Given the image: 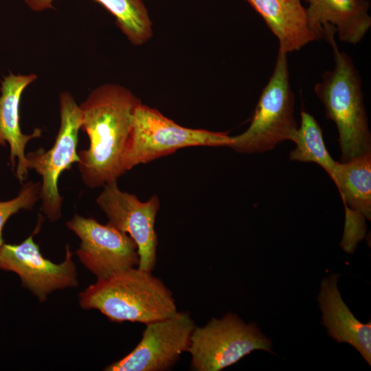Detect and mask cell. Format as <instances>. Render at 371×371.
<instances>
[{
    "mask_svg": "<svg viewBox=\"0 0 371 371\" xmlns=\"http://www.w3.org/2000/svg\"><path fill=\"white\" fill-rule=\"evenodd\" d=\"M141 102L130 89L109 83L97 87L80 105L81 129L89 146L78 152V166L87 187H103L126 172L125 153L134 112Z\"/></svg>",
    "mask_w": 371,
    "mask_h": 371,
    "instance_id": "obj_1",
    "label": "cell"
},
{
    "mask_svg": "<svg viewBox=\"0 0 371 371\" xmlns=\"http://www.w3.org/2000/svg\"><path fill=\"white\" fill-rule=\"evenodd\" d=\"M83 309H98L113 322L145 324L177 313L172 293L151 271L132 267L89 286L79 294Z\"/></svg>",
    "mask_w": 371,
    "mask_h": 371,
    "instance_id": "obj_2",
    "label": "cell"
},
{
    "mask_svg": "<svg viewBox=\"0 0 371 371\" xmlns=\"http://www.w3.org/2000/svg\"><path fill=\"white\" fill-rule=\"evenodd\" d=\"M335 31L324 32L332 46L335 66L324 72L314 91L324 104L326 117L333 120L339 133L341 162L371 153V135L363 102L362 82L352 58L339 51Z\"/></svg>",
    "mask_w": 371,
    "mask_h": 371,
    "instance_id": "obj_3",
    "label": "cell"
},
{
    "mask_svg": "<svg viewBox=\"0 0 371 371\" xmlns=\"http://www.w3.org/2000/svg\"><path fill=\"white\" fill-rule=\"evenodd\" d=\"M294 104L286 53L279 49L273 74L262 91L249 126L243 133L231 136L228 147L240 153H262L285 140L294 142L298 128L293 117Z\"/></svg>",
    "mask_w": 371,
    "mask_h": 371,
    "instance_id": "obj_4",
    "label": "cell"
},
{
    "mask_svg": "<svg viewBox=\"0 0 371 371\" xmlns=\"http://www.w3.org/2000/svg\"><path fill=\"white\" fill-rule=\"evenodd\" d=\"M230 143L228 132L182 126L157 109L141 102L134 112L124 168L126 172L183 148L228 147Z\"/></svg>",
    "mask_w": 371,
    "mask_h": 371,
    "instance_id": "obj_5",
    "label": "cell"
},
{
    "mask_svg": "<svg viewBox=\"0 0 371 371\" xmlns=\"http://www.w3.org/2000/svg\"><path fill=\"white\" fill-rule=\"evenodd\" d=\"M272 342L254 323L246 324L229 313L195 326L188 352L196 371H219L256 350L272 352Z\"/></svg>",
    "mask_w": 371,
    "mask_h": 371,
    "instance_id": "obj_6",
    "label": "cell"
},
{
    "mask_svg": "<svg viewBox=\"0 0 371 371\" xmlns=\"http://www.w3.org/2000/svg\"><path fill=\"white\" fill-rule=\"evenodd\" d=\"M59 107L60 125L53 146L26 154L29 170L42 177L41 210L52 222L61 218L63 198L58 188L59 177L80 161L77 146L82 120L80 106L69 92L60 93Z\"/></svg>",
    "mask_w": 371,
    "mask_h": 371,
    "instance_id": "obj_7",
    "label": "cell"
},
{
    "mask_svg": "<svg viewBox=\"0 0 371 371\" xmlns=\"http://www.w3.org/2000/svg\"><path fill=\"white\" fill-rule=\"evenodd\" d=\"M67 227L80 240L76 254L98 280L138 266L137 247L126 233L107 223L75 214Z\"/></svg>",
    "mask_w": 371,
    "mask_h": 371,
    "instance_id": "obj_8",
    "label": "cell"
},
{
    "mask_svg": "<svg viewBox=\"0 0 371 371\" xmlns=\"http://www.w3.org/2000/svg\"><path fill=\"white\" fill-rule=\"evenodd\" d=\"M96 203L108 218V223L128 234L137 247V268L151 271L157 260V236L155 218L160 203L157 195L141 201L135 194L122 191L117 181L103 186Z\"/></svg>",
    "mask_w": 371,
    "mask_h": 371,
    "instance_id": "obj_9",
    "label": "cell"
},
{
    "mask_svg": "<svg viewBox=\"0 0 371 371\" xmlns=\"http://www.w3.org/2000/svg\"><path fill=\"white\" fill-rule=\"evenodd\" d=\"M146 325L136 347L104 370H168L177 362L183 352H188L196 326L189 313L178 311L168 318Z\"/></svg>",
    "mask_w": 371,
    "mask_h": 371,
    "instance_id": "obj_10",
    "label": "cell"
},
{
    "mask_svg": "<svg viewBox=\"0 0 371 371\" xmlns=\"http://www.w3.org/2000/svg\"><path fill=\"white\" fill-rule=\"evenodd\" d=\"M40 226L20 244L3 243L0 249V269L18 274L22 285L43 302L56 289L77 286L78 280L69 245L66 247L65 260L60 264L43 256L38 245L33 240Z\"/></svg>",
    "mask_w": 371,
    "mask_h": 371,
    "instance_id": "obj_11",
    "label": "cell"
},
{
    "mask_svg": "<svg viewBox=\"0 0 371 371\" xmlns=\"http://www.w3.org/2000/svg\"><path fill=\"white\" fill-rule=\"evenodd\" d=\"M331 179L338 188L346 211L341 245L355 248L364 237V218H371V153L344 162L336 161Z\"/></svg>",
    "mask_w": 371,
    "mask_h": 371,
    "instance_id": "obj_12",
    "label": "cell"
},
{
    "mask_svg": "<svg viewBox=\"0 0 371 371\" xmlns=\"http://www.w3.org/2000/svg\"><path fill=\"white\" fill-rule=\"evenodd\" d=\"M37 76L10 73L3 77L0 87V147L8 143L10 148V163L18 180L23 182L28 175V163L25 153L27 143L40 137L42 130L34 128L25 134L20 126V102L25 89L34 82Z\"/></svg>",
    "mask_w": 371,
    "mask_h": 371,
    "instance_id": "obj_13",
    "label": "cell"
},
{
    "mask_svg": "<svg viewBox=\"0 0 371 371\" xmlns=\"http://www.w3.org/2000/svg\"><path fill=\"white\" fill-rule=\"evenodd\" d=\"M339 275L331 274L320 284L318 295L323 325L339 343L353 346L371 365V322L359 321L343 300L337 287Z\"/></svg>",
    "mask_w": 371,
    "mask_h": 371,
    "instance_id": "obj_14",
    "label": "cell"
},
{
    "mask_svg": "<svg viewBox=\"0 0 371 371\" xmlns=\"http://www.w3.org/2000/svg\"><path fill=\"white\" fill-rule=\"evenodd\" d=\"M311 28L322 38V27H335L338 38L344 43L357 44L371 27L368 0H304Z\"/></svg>",
    "mask_w": 371,
    "mask_h": 371,
    "instance_id": "obj_15",
    "label": "cell"
},
{
    "mask_svg": "<svg viewBox=\"0 0 371 371\" xmlns=\"http://www.w3.org/2000/svg\"><path fill=\"white\" fill-rule=\"evenodd\" d=\"M279 40V49L297 51L319 37L309 25L302 0H245Z\"/></svg>",
    "mask_w": 371,
    "mask_h": 371,
    "instance_id": "obj_16",
    "label": "cell"
},
{
    "mask_svg": "<svg viewBox=\"0 0 371 371\" xmlns=\"http://www.w3.org/2000/svg\"><path fill=\"white\" fill-rule=\"evenodd\" d=\"M54 0H25L30 8H52ZM115 19L117 27L134 45L141 46L153 36V23L142 0H93Z\"/></svg>",
    "mask_w": 371,
    "mask_h": 371,
    "instance_id": "obj_17",
    "label": "cell"
},
{
    "mask_svg": "<svg viewBox=\"0 0 371 371\" xmlns=\"http://www.w3.org/2000/svg\"><path fill=\"white\" fill-rule=\"evenodd\" d=\"M300 126L297 128L296 147L289 155L291 160L314 162L325 170L331 177L336 161L330 155L323 138L322 129L308 113L301 111Z\"/></svg>",
    "mask_w": 371,
    "mask_h": 371,
    "instance_id": "obj_18",
    "label": "cell"
},
{
    "mask_svg": "<svg viewBox=\"0 0 371 371\" xmlns=\"http://www.w3.org/2000/svg\"><path fill=\"white\" fill-rule=\"evenodd\" d=\"M41 183L28 181L20 190L18 195L10 200L0 201V249L3 245L2 231L5 222L21 210H31L41 197Z\"/></svg>",
    "mask_w": 371,
    "mask_h": 371,
    "instance_id": "obj_19",
    "label": "cell"
}]
</instances>
